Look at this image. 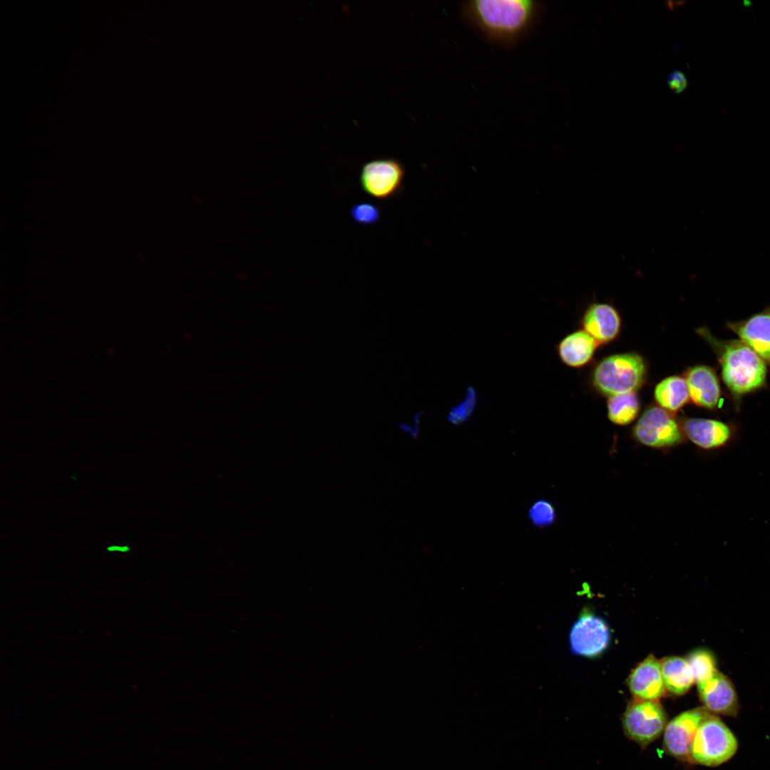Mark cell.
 Here are the masks:
<instances>
[{
    "label": "cell",
    "instance_id": "1",
    "mask_svg": "<svg viewBox=\"0 0 770 770\" xmlns=\"http://www.w3.org/2000/svg\"><path fill=\"white\" fill-rule=\"evenodd\" d=\"M717 356L721 376L735 406L742 398L766 386L767 364L739 339L723 340L702 327L696 330Z\"/></svg>",
    "mask_w": 770,
    "mask_h": 770
},
{
    "label": "cell",
    "instance_id": "2",
    "mask_svg": "<svg viewBox=\"0 0 770 770\" xmlns=\"http://www.w3.org/2000/svg\"><path fill=\"white\" fill-rule=\"evenodd\" d=\"M464 9L486 36L508 44L530 26L538 5L530 0H475L466 2Z\"/></svg>",
    "mask_w": 770,
    "mask_h": 770
},
{
    "label": "cell",
    "instance_id": "3",
    "mask_svg": "<svg viewBox=\"0 0 770 770\" xmlns=\"http://www.w3.org/2000/svg\"><path fill=\"white\" fill-rule=\"evenodd\" d=\"M647 367L636 353H624L603 359L595 368L592 382L602 394L612 396L635 392L644 383Z\"/></svg>",
    "mask_w": 770,
    "mask_h": 770
},
{
    "label": "cell",
    "instance_id": "4",
    "mask_svg": "<svg viewBox=\"0 0 770 770\" xmlns=\"http://www.w3.org/2000/svg\"><path fill=\"white\" fill-rule=\"evenodd\" d=\"M737 741L727 726L710 714L699 724L692 743L689 761L707 766L720 765L731 759Z\"/></svg>",
    "mask_w": 770,
    "mask_h": 770
},
{
    "label": "cell",
    "instance_id": "5",
    "mask_svg": "<svg viewBox=\"0 0 770 770\" xmlns=\"http://www.w3.org/2000/svg\"><path fill=\"white\" fill-rule=\"evenodd\" d=\"M405 175V168L399 160L374 159L362 165L359 183L365 194L385 201L396 197L404 189Z\"/></svg>",
    "mask_w": 770,
    "mask_h": 770
},
{
    "label": "cell",
    "instance_id": "6",
    "mask_svg": "<svg viewBox=\"0 0 770 770\" xmlns=\"http://www.w3.org/2000/svg\"><path fill=\"white\" fill-rule=\"evenodd\" d=\"M632 434L641 444L658 449L677 446L684 438L682 426L667 411L658 406L650 407L642 413Z\"/></svg>",
    "mask_w": 770,
    "mask_h": 770
},
{
    "label": "cell",
    "instance_id": "7",
    "mask_svg": "<svg viewBox=\"0 0 770 770\" xmlns=\"http://www.w3.org/2000/svg\"><path fill=\"white\" fill-rule=\"evenodd\" d=\"M626 735L642 746L659 737L667 726L666 713L658 701L635 700L622 717Z\"/></svg>",
    "mask_w": 770,
    "mask_h": 770
},
{
    "label": "cell",
    "instance_id": "8",
    "mask_svg": "<svg viewBox=\"0 0 770 770\" xmlns=\"http://www.w3.org/2000/svg\"><path fill=\"white\" fill-rule=\"evenodd\" d=\"M709 714L706 708H694L681 713L667 724L663 746L667 754L679 760L689 761L690 749L697 730Z\"/></svg>",
    "mask_w": 770,
    "mask_h": 770
},
{
    "label": "cell",
    "instance_id": "9",
    "mask_svg": "<svg viewBox=\"0 0 770 770\" xmlns=\"http://www.w3.org/2000/svg\"><path fill=\"white\" fill-rule=\"evenodd\" d=\"M610 632L605 622L590 613L582 614L570 632L571 651L577 655L595 657L608 646Z\"/></svg>",
    "mask_w": 770,
    "mask_h": 770
},
{
    "label": "cell",
    "instance_id": "10",
    "mask_svg": "<svg viewBox=\"0 0 770 770\" xmlns=\"http://www.w3.org/2000/svg\"><path fill=\"white\" fill-rule=\"evenodd\" d=\"M726 327L770 367V306L747 319L728 322Z\"/></svg>",
    "mask_w": 770,
    "mask_h": 770
},
{
    "label": "cell",
    "instance_id": "11",
    "mask_svg": "<svg viewBox=\"0 0 770 770\" xmlns=\"http://www.w3.org/2000/svg\"><path fill=\"white\" fill-rule=\"evenodd\" d=\"M682 428L688 439L704 450L724 447L735 433L730 423L712 419L688 418L682 422Z\"/></svg>",
    "mask_w": 770,
    "mask_h": 770
},
{
    "label": "cell",
    "instance_id": "12",
    "mask_svg": "<svg viewBox=\"0 0 770 770\" xmlns=\"http://www.w3.org/2000/svg\"><path fill=\"white\" fill-rule=\"evenodd\" d=\"M689 399L697 406L716 410L722 400V389L718 376L712 367L696 365L684 374Z\"/></svg>",
    "mask_w": 770,
    "mask_h": 770
},
{
    "label": "cell",
    "instance_id": "13",
    "mask_svg": "<svg viewBox=\"0 0 770 770\" xmlns=\"http://www.w3.org/2000/svg\"><path fill=\"white\" fill-rule=\"evenodd\" d=\"M699 698L709 711L735 717L739 709L738 697L732 681L719 671L708 680L697 684Z\"/></svg>",
    "mask_w": 770,
    "mask_h": 770
},
{
    "label": "cell",
    "instance_id": "14",
    "mask_svg": "<svg viewBox=\"0 0 770 770\" xmlns=\"http://www.w3.org/2000/svg\"><path fill=\"white\" fill-rule=\"evenodd\" d=\"M627 684L635 700L658 701L666 690L660 662L648 656L630 673Z\"/></svg>",
    "mask_w": 770,
    "mask_h": 770
},
{
    "label": "cell",
    "instance_id": "15",
    "mask_svg": "<svg viewBox=\"0 0 770 770\" xmlns=\"http://www.w3.org/2000/svg\"><path fill=\"white\" fill-rule=\"evenodd\" d=\"M582 325L584 331L598 344L612 341L619 334L621 319L617 311L606 303H593L585 311Z\"/></svg>",
    "mask_w": 770,
    "mask_h": 770
},
{
    "label": "cell",
    "instance_id": "16",
    "mask_svg": "<svg viewBox=\"0 0 770 770\" xmlns=\"http://www.w3.org/2000/svg\"><path fill=\"white\" fill-rule=\"evenodd\" d=\"M598 343L584 330H578L565 336L558 344L557 351L560 359L567 366L578 368L587 364L592 358Z\"/></svg>",
    "mask_w": 770,
    "mask_h": 770
},
{
    "label": "cell",
    "instance_id": "17",
    "mask_svg": "<svg viewBox=\"0 0 770 770\" xmlns=\"http://www.w3.org/2000/svg\"><path fill=\"white\" fill-rule=\"evenodd\" d=\"M660 667L665 689L674 695L685 694L694 683L687 659L667 657L660 662Z\"/></svg>",
    "mask_w": 770,
    "mask_h": 770
},
{
    "label": "cell",
    "instance_id": "18",
    "mask_svg": "<svg viewBox=\"0 0 770 770\" xmlns=\"http://www.w3.org/2000/svg\"><path fill=\"white\" fill-rule=\"evenodd\" d=\"M654 398L661 408L667 411H677L689 400L687 385L684 377H667L654 389Z\"/></svg>",
    "mask_w": 770,
    "mask_h": 770
},
{
    "label": "cell",
    "instance_id": "19",
    "mask_svg": "<svg viewBox=\"0 0 770 770\" xmlns=\"http://www.w3.org/2000/svg\"><path fill=\"white\" fill-rule=\"evenodd\" d=\"M640 407L635 392L614 395L607 401V416L615 424L627 425L636 419Z\"/></svg>",
    "mask_w": 770,
    "mask_h": 770
},
{
    "label": "cell",
    "instance_id": "20",
    "mask_svg": "<svg viewBox=\"0 0 770 770\" xmlns=\"http://www.w3.org/2000/svg\"><path fill=\"white\" fill-rule=\"evenodd\" d=\"M687 660L697 684L708 680L718 672L715 657L712 652L707 650L697 649L692 651Z\"/></svg>",
    "mask_w": 770,
    "mask_h": 770
},
{
    "label": "cell",
    "instance_id": "21",
    "mask_svg": "<svg viewBox=\"0 0 770 770\" xmlns=\"http://www.w3.org/2000/svg\"><path fill=\"white\" fill-rule=\"evenodd\" d=\"M351 220L362 226L376 225L381 217V210L377 205L369 202H358L352 205L349 210Z\"/></svg>",
    "mask_w": 770,
    "mask_h": 770
},
{
    "label": "cell",
    "instance_id": "22",
    "mask_svg": "<svg viewBox=\"0 0 770 770\" xmlns=\"http://www.w3.org/2000/svg\"><path fill=\"white\" fill-rule=\"evenodd\" d=\"M528 515L531 523L540 528L553 525L556 519V511L553 505L544 499L534 502L530 507Z\"/></svg>",
    "mask_w": 770,
    "mask_h": 770
},
{
    "label": "cell",
    "instance_id": "23",
    "mask_svg": "<svg viewBox=\"0 0 770 770\" xmlns=\"http://www.w3.org/2000/svg\"><path fill=\"white\" fill-rule=\"evenodd\" d=\"M667 82L669 88L676 93L683 92L688 86V81L684 73L679 70H674L667 76Z\"/></svg>",
    "mask_w": 770,
    "mask_h": 770
},
{
    "label": "cell",
    "instance_id": "24",
    "mask_svg": "<svg viewBox=\"0 0 770 770\" xmlns=\"http://www.w3.org/2000/svg\"><path fill=\"white\" fill-rule=\"evenodd\" d=\"M107 549H108V550H109V551H116V550H119V551H121V552H126V551H128V547H126V546H123V547H120V546H111V547H108V548Z\"/></svg>",
    "mask_w": 770,
    "mask_h": 770
}]
</instances>
